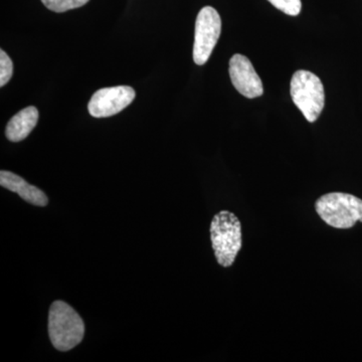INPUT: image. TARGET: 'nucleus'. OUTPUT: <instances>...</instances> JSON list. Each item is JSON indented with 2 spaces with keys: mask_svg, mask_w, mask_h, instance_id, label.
Wrapping results in <instances>:
<instances>
[{
  "mask_svg": "<svg viewBox=\"0 0 362 362\" xmlns=\"http://www.w3.org/2000/svg\"><path fill=\"white\" fill-rule=\"evenodd\" d=\"M361 221V223H362V218H361V221Z\"/></svg>",
  "mask_w": 362,
  "mask_h": 362,
  "instance_id": "ddd939ff",
  "label": "nucleus"
},
{
  "mask_svg": "<svg viewBox=\"0 0 362 362\" xmlns=\"http://www.w3.org/2000/svg\"><path fill=\"white\" fill-rule=\"evenodd\" d=\"M228 71L233 87L243 96L254 99L264 94L263 82L247 57L233 54L230 59Z\"/></svg>",
  "mask_w": 362,
  "mask_h": 362,
  "instance_id": "0eeeda50",
  "label": "nucleus"
},
{
  "mask_svg": "<svg viewBox=\"0 0 362 362\" xmlns=\"http://www.w3.org/2000/svg\"><path fill=\"white\" fill-rule=\"evenodd\" d=\"M290 93L293 102L308 122H315L325 104V93L320 78L309 71L300 70L293 75Z\"/></svg>",
  "mask_w": 362,
  "mask_h": 362,
  "instance_id": "20e7f679",
  "label": "nucleus"
},
{
  "mask_svg": "<svg viewBox=\"0 0 362 362\" xmlns=\"http://www.w3.org/2000/svg\"><path fill=\"white\" fill-rule=\"evenodd\" d=\"M13 74V64L4 49L0 51V86L4 87L9 82Z\"/></svg>",
  "mask_w": 362,
  "mask_h": 362,
  "instance_id": "9b49d317",
  "label": "nucleus"
},
{
  "mask_svg": "<svg viewBox=\"0 0 362 362\" xmlns=\"http://www.w3.org/2000/svg\"><path fill=\"white\" fill-rule=\"evenodd\" d=\"M221 33L220 14L214 7H204L195 21L194 61L197 65H204L209 61Z\"/></svg>",
  "mask_w": 362,
  "mask_h": 362,
  "instance_id": "39448f33",
  "label": "nucleus"
},
{
  "mask_svg": "<svg viewBox=\"0 0 362 362\" xmlns=\"http://www.w3.org/2000/svg\"><path fill=\"white\" fill-rule=\"evenodd\" d=\"M211 240L218 263L225 268L232 266L242 249L239 218L228 211L216 214L211 223Z\"/></svg>",
  "mask_w": 362,
  "mask_h": 362,
  "instance_id": "f03ea898",
  "label": "nucleus"
},
{
  "mask_svg": "<svg viewBox=\"0 0 362 362\" xmlns=\"http://www.w3.org/2000/svg\"><path fill=\"white\" fill-rule=\"evenodd\" d=\"M268 1L288 16H296L301 11V0H268Z\"/></svg>",
  "mask_w": 362,
  "mask_h": 362,
  "instance_id": "f8f14e48",
  "label": "nucleus"
},
{
  "mask_svg": "<svg viewBox=\"0 0 362 362\" xmlns=\"http://www.w3.org/2000/svg\"><path fill=\"white\" fill-rule=\"evenodd\" d=\"M135 96L134 89L129 86L103 88L98 90L90 98L88 110L95 118L114 116L129 106Z\"/></svg>",
  "mask_w": 362,
  "mask_h": 362,
  "instance_id": "423d86ee",
  "label": "nucleus"
},
{
  "mask_svg": "<svg viewBox=\"0 0 362 362\" xmlns=\"http://www.w3.org/2000/svg\"><path fill=\"white\" fill-rule=\"evenodd\" d=\"M85 324L82 317L66 302H52L49 312V337L54 349L69 351L82 342Z\"/></svg>",
  "mask_w": 362,
  "mask_h": 362,
  "instance_id": "f257e3e1",
  "label": "nucleus"
},
{
  "mask_svg": "<svg viewBox=\"0 0 362 362\" xmlns=\"http://www.w3.org/2000/svg\"><path fill=\"white\" fill-rule=\"evenodd\" d=\"M0 185L11 192H16L23 201L33 206H47L49 204V199L42 190L35 185H30L20 175L11 171L1 170Z\"/></svg>",
  "mask_w": 362,
  "mask_h": 362,
  "instance_id": "6e6552de",
  "label": "nucleus"
},
{
  "mask_svg": "<svg viewBox=\"0 0 362 362\" xmlns=\"http://www.w3.org/2000/svg\"><path fill=\"white\" fill-rule=\"evenodd\" d=\"M42 2L49 11L54 13H66L71 9L84 6L89 0H42Z\"/></svg>",
  "mask_w": 362,
  "mask_h": 362,
  "instance_id": "9d476101",
  "label": "nucleus"
},
{
  "mask_svg": "<svg viewBox=\"0 0 362 362\" xmlns=\"http://www.w3.org/2000/svg\"><path fill=\"white\" fill-rule=\"evenodd\" d=\"M317 214L328 226L350 228L362 218V199L343 192L324 194L316 201Z\"/></svg>",
  "mask_w": 362,
  "mask_h": 362,
  "instance_id": "7ed1b4c3",
  "label": "nucleus"
},
{
  "mask_svg": "<svg viewBox=\"0 0 362 362\" xmlns=\"http://www.w3.org/2000/svg\"><path fill=\"white\" fill-rule=\"evenodd\" d=\"M39 121V111L35 107H26L7 123L6 135L11 142L25 140L32 133Z\"/></svg>",
  "mask_w": 362,
  "mask_h": 362,
  "instance_id": "1a4fd4ad",
  "label": "nucleus"
}]
</instances>
